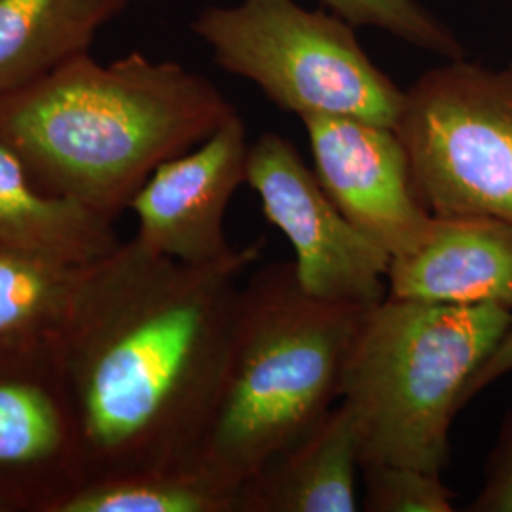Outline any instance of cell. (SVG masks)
Wrapping results in <instances>:
<instances>
[{
  "label": "cell",
  "mask_w": 512,
  "mask_h": 512,
  "mask_svg": "<svg viewBox=\"0 0 512 512\" xmlns=\"http://www.w3.org/2000/svg\"><path fill=\"white\" fill-rule=\"evenodd\" d=\"M512 372V327L507 330V334L501 338L499 346L494 349V353L486 359V363L478 368L473 380L465 389L463 397V406L471 403L480 391L503 378L505 374Z\"/></svg>",
  "instance_id": "cell-20"
},
{
  "label": "cell",
  "mask_w": 512,
  "mask_h": 512,
  "mask_svg": "<svg viewBox=\"0 0 512 512\" xmlns=\"http://www.w3.org/2000/svg\"><path fill=\"white\" fill-rule=\"evenodd\" d=\"M387 296L512 311V222L435 217L420 249L391 258Z\"/></svg>",
  "instance_id": "cell-11"
},
{
  "label": "cell",
  "mask_w": 512,
  "mask_h": 512,
  "mask_svg": "<svg viewBox=\"0 0 512 512\" xmlns=\"http://www.w3.org/2000/svg\"><path fill=\"white\" fill-rule=\"evenodd\" d=\"M361 450L344 403L238 488L236 512H355Z\"/></svg>",
  "instance_id": "cell-12"
},
{
  "label": "cell",
  "mask_w": 512,
  "mask_h": 512,
  "mask_svg": "<svg viewBox=\"0 0 512 512\" xmlns=\"http://www.w3.org/2000/svg\"><path fill=\"white\" fill-rule=\"evenodd\" d=\"M84 268L0 247V349L54 344Z\"/></svg>",
  "instance_id": "cell-15"
},
{
  "label": "cell",
  "mask_w": 512,
  "mask_h": 512,
  "mask_svg": "<svg viewBox=\"0 0 512 512\" xmlns=\"http://www.w3.org/2000/svg\"><path fill=\"white\" fill-rule=\"evenodd\" d=\"M124 0H0V97L31 86L80 55Z\"/></svg>",
  "instance_id": "cell-14"
},
{
  "label": "cell",
  "mask_w": 512,
  "mask_h": 512,
  "mask_svg": "<svg viewBox=\"0 0 512 512\" xmlns=\"http://www.w3.org/2000/svg\"><path fill=\"white\" fill-rule=\"evenodd\" d=\"M245 184L255 190L266 220L289 239L306 293L359 306L387 298L391 256L346 219L293 141L272 131L255 139Z\"/></svg>",
  "instance_id": "cell-7"
},
{
  "label": "cell",
  "mask_w": 512,
  "mask_h": 512,
  "mask_svg": "<svg viewBox=\"0 0 512 512\" xmlns=\"http://www.w3.org/2000/svg\"><path fill=\"white\" fill-rule=\"evenodd\" d=\"M238 114L205 76L131 52L84 54L0 97V141L35 183L116 220L160 165Z\"/></svg>",
  "instance_id": "cell-2"
},
{
  "label": "cell",
  "mask_w": 512,
  "mask_h": 512,
  "mask_svg": "<svg viewBox=\"0 0 512 512\" xmlns=\"http://www.w3.org/2000/svg\"><path fill=\"white\" fill-rule=\"evenodd\" d=\"M247 126L239 114L198 147L160 165L129 211L137 217L135 239L156 255L207 266L234 255L224 217L236 190L247 181Z\"/></svg>",
  "instance_id": "cell-10"
},
{
  "label": "cell",
  "mask_w": 512,
  "mask_h": 512,
  "mask_svg": "<svg viewBox=\"0 0 512 512\" xmlns=\"http://www.w3.org/2000/svg\"><path fill=\"white\" fill-rule=\"evenodd\" d=\"M473 512H512V408L501 421L486 461L484 482L469 505Z\"/></svg>",
  "instance_id": "cell-19"
},
{
  "label": "cell",
  "mask_w": 512,
  "mask_h": 512,
  "mask_svg": "<svg viewBox=\"0 0 512 512\" xmlns=\"http://www.w3.org/2000/svg\"><path fill=\"white\" fill-rule=\"evenodd\" d=\"M313 171L332 202L391 258L420 249L435 217L418 200L395 129L348 116L300 118Z\"/></svg>",
  "instance_id": "cell-9"
},
{
  "label": "cell",
  "mask_w": 512,
  "mask_h": 512,
  "mask_svg": "<svg viewBox=\"0 0 512 512\" xmlns=\"http://www.w3.org/2000/svg\"><path fill=\"white\" fill-rule=\"evenodd\" d=\"M511 327L512 311L495 304L387 296L372 306L340 393L357 425L361 465L442 473L465 389Z\"/></svg>",
  "instance_id": "cell-4"
},
{
  "label": "cell",
  "mask_w": 512,
  "mask_h": 512,
  "mask_svg": "<svg viewBox=\"0 0 512 512\" xmlns=\"http://www.w3.org/2000/svg\"><path fill=\"white\" fill-rule=\"evenodd\" d=\"M262 249L190 266L133 238L82 270L54 342L82 482L192 467L230 363L239 277Z\"/></svg>",
  "instance_id": "cell-1"
},
{
  "label": "cell",
  "mask_w": 512,
  "mask_h": 512,
  "mask_svg": "<svg viewBox=\"0 0 512 512\" xmlns=\"http://www.w3.org/2000/svg\"><path fill=\"white\" fill-rule=\"evenodd\" d=\"M361 473L365 480L363 511H454V492L444 484L442 473L395 463H366Z\"/></svg>",
  "instance_id": "cell-18"
},
{
  "label": "cell",
  "mask_w": 512,
  "mask_h": 512,
  "mask_svg": "<svg viewBox=\"0 0 512 512\" xmlns=\"http://www.w3.org/2000/svg\"><path fill=\"white\" fill-rule=\"evenodd\" d=\"M124 2H126V4H131V2H135V0H124Z\"/></svg>",
  "instance_id": "cell-21"
},
{
  "label": "cell",
  "mask_w": 512,
  "mask_h": 512,
  "mask_svg": "<svg viewBox=\"0 0 512 512\" xmlns=\"http://www.w3.org/2000/svg\"><path fill=\"white\" fill-rule=\"evenodd\" d=\"M238 492L196 469L88 480L46 512H236Z\"/></svg>",
  "instance_id": "cell-16"
},
{
  "label": "cell",
  "mask_w": 512,
  "mask_h": 512,
  "mask_svg": "<svg viewBox=\"0 0 512 512\" xmlns=\"http://www.w3.org/2000/svg\"><path fill=\"white\" fill-rule=\"evenodd\" d=\"M353 27H374L408 46L444 59H461L465 50L454 31L420 0H319Z\"/></svg>",
  "instance_id": "cell-17"
},
{
  "label": "cell",
  "mask_w": 512,
  "mask_h": 512,
  "mask_svg": "<svg viewBox=\"0 0 512 512\" xmlns=\"http://www.w3.org/2000/svg\"><path fill=\"white\" fill-rule=\"evenodd\" d=\"M120 243L114 220L40 188L18 154L0 141V247L88 266Z\"/></svg>",
  "instance_id": "cell-13"
},
{
  "label": "cell",
  "mask_w": 512,
  "mask_h": 512,
  "mask_svg": "<svg viewBox=\"0 0 512 512\" xmlns=\"http://www.w3.org/2000/svg\"><path fill=\"white\" fill-rule=\"evenodd\" d=\"M393 129L433 217L512 222V67L446 59L404 90Z\"/></svg>",
  "instance_id": "cell-6"
},
{
  "label": "cell",
  "mask_w": 512,
  "mask_h": 512,
  "mask_svg": "<svg viewBox=\"0 0 512 512\" xmlns=\"http://www.w3.org/2000/svg\"><path fill=\"white\" fill-rule=\"evenodd\" d=\"M78 484V425L54 344L0 349V512H46Z\"/></svg>",
  "instance_id": "cell-8"
},
{
  "label": "cell",
  "mask_w": 512,
  "mask_h": 512,
  "mask_svg": "<svg viewBox=\"0 0 512 512\" xmlns=\"http://www.w3.org/2000/svg\"><path fill=\"white\" fill-rule=\"evenodd\" d=\"M192 31L226 73L253 82L298 118L348 116L393 128L404 90L370 59L355 27L296 0H239L209 6Z\"/></svg>",
  "instance_id": "cell-5"
},
{
  "label": "cell",
  "mask_w": 512,
  "mask_h": 512,
  "mask_svg": "<svg viewBox=\"0 0 512 512\" xmlns=\"http://www.w3.org/2000/svg\"><path fill=\"white\" fill-rule=\"evenodd\" d=\"M372 306L306 293L294 262H270L239 291L219 404L190 469L238 492L327 418Z\"/></svg>",
  "instance_id": "cell-3"
}]
</instances>
